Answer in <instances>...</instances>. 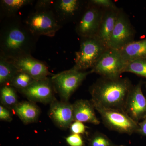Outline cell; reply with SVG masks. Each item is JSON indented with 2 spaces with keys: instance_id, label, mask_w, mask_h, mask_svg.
I'll return each mask as SVG.
<instances>
[{
  "instance_id": "cell-22",
  "label": "cell",
  "mask_w": 146,
  "mask_h": 146,
  "mask_svg": "<svg viewBox=\"0 0 146 146\" xmlns=\"http://www.w3.org/2000/svg\"><path fill=\"white\" fill-rule=\"evenodd\" d=\"M35 80L28 74L18 71L9 85L20 91L28 87Z\"/></svg>"
},
{
  "instance_id": "cell-8",
  "label": "cell",
  "mask_w": 146,
  "mask_h": 146,
  "mask_svg": "<svg viewBox=\"0 0 146 146\" xmlns=\"http://www.w3.org/2000/svg\"><path fill=\"white\" fill-rule=\"evenodd\" d=\"M103 9L89 1L76 22V31L80 38L95 37L98 30Z\"/></svg>"
},
{
  "instance_id": "cell-3",
  "label": "cell",
  "mask_w": 146,
  "mask_h": 146,
  "mask_svg": "<svg viewBox=\"0 0 146 146\" xmlns=\"http://www.w3.org/2000/svg\"><path fill=\"white\" fill-rule=\"evenodd\" d=\"M53 0L37 1L34 11L28 15L23 22L35 36H54L63 27L58 21L52 9Z\"/></svg>"
},
{
  "instance_id": "cell-27",
  "label": "cell",
  "mask_w": 146,
  "mask_h": 146,
  "mask_svg": "<svg viewBox=\"0 0 146 146\" xmlns=\"http://www.w3.org/2000/svg\"><path fill=\"white\" fill-rule=\"evenodd\" d=\"M86 127L83 123L78 121H74L70 126L72 133L74 134H83L86 131Z\"/></svg>"
},
{
  "instance_id": "cell-25",
  "label": "cell",
  "mask_w": 146,
  "mask_h": 146,
  "mask_svg": "<svg viewBox=\"0 0 146 146\" xmlns=\"http://www.w3.org/2000/svg\"><path fill=\"white\" fill-rule=\"evenodd\" d=\"M89 2L103 9L117 8L115 3L111 0H91Z\"/></svg>"
},
{
  "instance_id": "cell-17",
  "label": "cell",
  "mask_w": 146,
  "mask_h": 146,
  "mask_svg": "<svg viewBox=\"0 0 146 146\" xmlns=\"http://www.w3.org/2000/svg\"><path fill=\"white\" fill-rule=\"evenodd\" d=\"M126 63L146 58V38L129 43L119 50Z\"/></svg>"
},
{
  "instance_id": "cell-23",
  "label": "cell",
  "mask_w": 146,
  "mask_h": 146,
  "mask_svg": "<svg viewBox=\"0 0 146 146\" xmlns=\"http://www.w3.org/2000/svg\"><path fill=\"white\" fill-rule=\"evenodd\" d=\"M125 72L132 73L146 78V58L128 63L124 70Z\"/></svg>"
},
{
  "instance_id": "cell-13",
  "label": "cell",
  "mask_w": 146,
  "mask_h": 146,
  "mask_svg": "<svg viewBox=\"0 0 146 146\" xmlns=\"http://www.w3.org/2000/svg\"><path fill=\"white\" fill-rule=\"evenodd\" d=\"M9 60L15 65L18 71L28 74L36 80L45 79L48 78V76L53 75L49 71L44 63L34 58L32 55Z\"/></svg>"
},
{
  "instance_id": "cell-10",
  "label": "cell",
  "mask_w": 146,
  "mask_h": 146,
  "mask_svg": "<svg viewBox=\"0 0 146 146\" xmlns=\"http://www.w3.org/2000/svg\"><path fill=\"white\" fill-rule=\"evenodd\" d=\"M87 1L80 0H54L52 9L58 21L63 25L76 22Z\"/></svg>"
},
{
  "instance_id": "cell-12",
  "label": "cell",
  "mask_w": 146,
  "mask_h": 146,
  "mask_svg": "<svg viewBox=\"0 0 146 146\" xmlns=\"http://www.w3.org/2000/svg\"><path fill=\"white\" fill-rule=\"evenodd\" d=\"M54 91L51 79L48 78L36 80L28 87L19 91L31 102L47 104L51 103L55 99Z\"/></svg>"
},
{
  "instance_id": "cell-5",
  "label": "cell",
  "mask_w": 146,
  "mask_h": 146,
  "mask_svg": "<svg viewBox=\"0 0 146 146\" xmlns=\"http://www.w3.org/2000/svg\"><path fill=\"white\" fill-rule=\"evenodd\" d=\"M90 71L78 70L74 68L53 75L51 78L55 91L63 101L68 102L71 96L80 86Z\"/></svg>"
},
{
  "instance_id": "cell-28",
  "label": "cell",
  "mask_w": 146,
  "mask_h": 146,
  "mask_svg": "<svg viewBox=\"0 0 146 146\" xmlns=\"http://www.w3.org/2000/svg\"><path fill=\"white\" fill-rule=\"evenodd\" d=\"M0 119L8 122L11 121L12 119L10 112L2 105L0 106Z\"/></svg>"
},
{
  "instance_id": "cell-1",
  "label": "cell",
  "mask_w": 146,
  "mask_h": 146,
  "mask_svg": "<svg viewBox=\"0 0 146 146\" xmlns=\"http://www.w3.org/2000/svg\"><path fill=\"white\" fill-rule=\"evenodd\" d=\"M38 39L18 15L1 21L0 55L7 59L13 60L31 55Z\"/></svg>"
},
{
  "instance_id": "cell-19",
  "label": "cell",
  "mask_w": 146,
  "mask_h": 146,
  "mask_svg": "<svg viewBox=\"0 0 146 146\" xmlns=\"http://www.w3.org/2000/svg\"><path fill=\"white\" fill-rule=\"evenodd\" d=\"M33 0H1L0 1L1 21L16 16L18 11L26 6L32 4Z\"/></svg>"
},
{
  "instance_id": "cell-18",
  "label": "cell",
  "mask_w": 146,
  "mask_h": 146,
  "mask_svg": "<svg viewBox=\"0 0 146 146\" xmlns=\"http://www.w3.org/2000/svg\"><path fill=\"white\" fill-rule=\"evenodd\" d=\"M13 110L16 115L25 124L36 121L40 114L39 108L31 102L18 103Z\"/></svg>"
},
{
  "instance_id": "cell-20",
  "label": "cell",
  "mask_w": 146,
  "mask_h": 146,
  "mask_svg": "<svg viewBox=\"0 0 146 146\" xmlns=\"http://www.w3.org/2000/svg\"><path fill=\"white\" fill-rule=\"evenodd\" d=\"M18 70L11 60L0 55V84L9 85Z\"/></svg>"
},
{
  "instance_id": "cell-7",
  "label": "cell",
  "mask_w": 146,
  "mask_h": 146,
  "mask_svg": "<svg viewBox=\"0 0 146 146\" xmlns=\"http://www.w3.org/2000/svg\"><path fill=\"white\" fill-rule=\"evenodd\" d=\"M105 125L110 130L119 133L133 134L137 133L138 123L134 121L123 110L96 108Z\"/></svg>"
},
{
  "instance_id": "cell-21",
  "label": "cell",
  "mask_w": 146,
  "mask_h": 146,
  "mask_svg": "<svg viewBox=\"0 0 146 146\" xmlns=\"http://www.w3.org/2000/svg\"><path fill=\"white\" fill-rule=\"evenodd\" d=\"M1 87V102L5 106L14 109L18 103L15 88L9 85H4Z\"/></svg>"
},
{
  "instance_id": "cell-11",
  "label": "cell",
  "mask_w": 146,
  "mask_h": 146,
  "mask_svg": "<svg viewBox=\"0 0 146 146\" xmlns=\"http://www.w3.org/2000/svg\"><path fill=\"white\" fill-rule=\"evenodd\" d=\"M143 82L133 85L129 91L125 106L124 112L134 121L146 117V98L142 90Z\"/></svg>"
},
{
  "instance_id": "cell-4",
  "label": "cell",
  "mask_w": 146,
  "mask_h": 146,
  "mask_svg": "<svg viewBox=\"0 0 146 146\" xmlns=\"http://www.w3.org/2000/svg\"><path fill=\"white\" fill-rule=\"evenodd\" d=\"M108 48L96 37L80 38V46L76 52L73 68L79 71H85L89 69L91 70Z\"/></svg>"
},
{
  "instance_id": "cell-9",
  "label": "cell",
  "mask_w": 146,
  "mask_h": 146,
  "mask_svg": "<svg viewBox=\"0 0 146 146\" xmlns=\"http://www.w3.org/2000/svg\"><path fill=\"white\" fill-rule=\"evenodd\" d=\"M136 33L129 16L122 9H120L108 47L119 50L134 41Z\"/></svg>"
},
{
  "instance_id": "cell-14",
  "label": "cell",
  "mask_w": 146,
  "mask_h": 146,
  "mask_svg": "<svg viewBox=\"0 0 146 146\" xmlns=\"http://www.w3.org/2000/svg\"><path fill=\"white\" fill-rule=\"evenodd\" d=\"M49 117L56 124L63 129L70 127L74 121L73 104L55 99L51 103Z\"/></svg>"
},
{
  "instance_id": "cell-2",
  "label": "cell",
  "mask_w": 146,
  "mask_h": 146,
  "mask_svg": "<svg viewBox=\"0 0 146 146\" xmlns=\"http://www.w3.org/2000/svg\"><path fill=\"white\" fill-rule=\"evenodd\" d=\"M133 85L127 78L101 77L89 88L91 101L95 108L124 111L128 94Z\"/></svg>"
},
{
  "instance_id": "cell-16",
  "label": "cell",
  "mask_w": 146,
  "mask_h": 146,
  "mask_svg": "<svg viewBox=\"0 0 146 146\" xmlns=\"http://www.w3.org/2000/svg\"><path fill=\"white\" fill-rule=\"evenodd\" d=\"M74 121L98 125L100 121L97 117L95 107L91 101L79 100L73 104Z\"/></svg>"
},
{
  "instance_id": "cell-29",
  "label": "cell",
  "mask_w": 146,
  "mask_h": 146,
  "mask_svg": "<svg viewBox=\"0 0 146 146\" xmlns=\"http://www.w3.org/2000/svg\"><path fill=\"white\" fill-rule=\"evenodd\" d=\"M139 128L137 133L146 136V117L143 121L138 123Z\"/></svg>"
},
{
  "instance_id": "cell-26",
  "label": "cell",
  "mask_w": 146,
  "mask_h": 146,
  "mask_svg": "<svg viewBox=\"0 0 146 146\" xmlns=\"http://www.w3.org/2000/svg\"><path fill=\"white\" fill-rule=\"evenodd\" d=\"M66 141L70 146H83L84 142L79 134H72L66 138Z\"/></svg>"
},
{
  "instance_id": "cell-24",
  "label": "cell",
  "mask_w": 146,
  "mask_h": 146,
  "mask_svg": "<svg viewBox=\"0 0 146 146\" xmlns=\"http://www.w3.org/2000/svg\"><path fill=\"white\" fill-rule=\"evenodd\" d=\"M91 146H111V144L106 136L101 133H97L91 139Z\"/></svg>"
},
{
  "instance_id": "cell-6",
  "label": "cell",
  "mask_w": 146,
  "mask_h": 146,
  "mask_svg": "<svg viewBox=\"0 0 146 146\" xmlns=\"http://www.w3.org/2000/svg\"><path fill=\"white\" fill-rule=\"evenodd\" d=\"M127 64L119 51L108 48L90 72L91 74L95 73L102 77L118 78L124 73Z\"/></svg>"
},
{
  "instance_id": "cell-15",
  "label": "cell",
  "mask_w": 146,
  "mask_h": 146,
  "mask_svg": "<svg viewBox=\"0 0 146 146\" xmlns=\"http://www.w3.org/2000/svg\"><path fill=\"white\" fill-rule=\"evenodd\" d=\"M120 8L103 9L101 20L95 37L108 47L112 31L117 23Z\"/></svg>"
}]
</instances>
